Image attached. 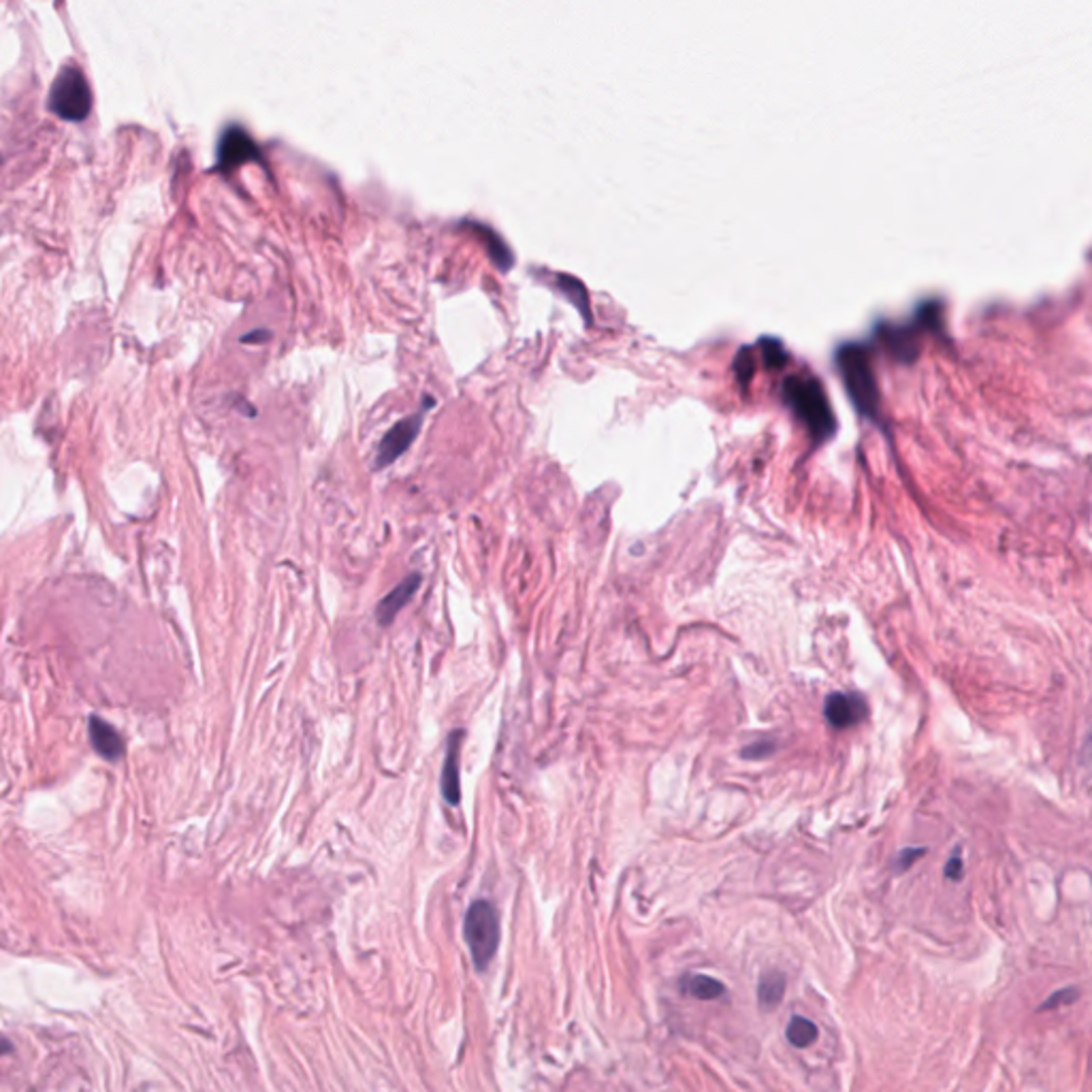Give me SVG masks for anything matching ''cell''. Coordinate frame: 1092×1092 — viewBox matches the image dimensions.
Here are the masks:
<instances>
[{"mask_svg":"<svg viewBox=\"0 0 1092 1092\" xmlns=\"http://www.w3.org/2000/svg\"><path fill=\"white\" fill-rule=\"evenodd\" d=\"M779 743L775 738H762V740H755V743L747 745L740 755H743L745 760H766L768 755H772L777 751Z\"/></svg>","mask_w":1092,"mask_h":1092,"instance_id":"16","label":"cell"},{"mask_svg":"<svg viewBox=\"0 0 1092 1092\" xmlns=\"http://www.w3.org/2000/svg\"><path fill=\"white\" fill-rule=\"evenodd\" d=\"M553 288H557L568 301L574 303V308L579 310L581 316L584 318V325H591L589 293L579 278L566 276V273H555V276H553Z\"/></svg>","mask_w":1092,"mask_h":1092,"instance_id":"12","label":"cell"},{"mask_svg":"<svg viewBox=\"0 0 1092 1092\" xmlns=\"http://www.w3.org/2000/svg\"><path fill=\"white\" fill-rule=\"evenodd\" d=\"M837 370L843 380L849 400L862 417L879 418V388L872 372L869 350L860 344H845L837 350Z\"/></svg>","mask_w":1092,"mask_h":1092,"instance_id":"2","label":"cell"},{"mask_svg":"<svg viewBox=\"0 0 1092 1092\" xmlns=\"http://www.w3.org/2000/svg\"><path fill=\"white\" fill-rule=\"evenodd\" d=\"M11 1052H13V1045L9 1041H7V1039H3V1037H0V1056L11 1054Z\"/></svg>","mask_w":1092,"mask_h":1092,"instance_id":"22","label":"cell"},{"mask_svg":"<svg viewBox=\"0 0 1092 1092\" xmlns=\"http://www.w3.org/2000/svg\"><path fill=\"white\" fill-rule=\"evenodd\" d=\"M869 713V706L867 702H864L862 696H857V693H849V691H837V693H830L828 698H826V705H824V715L832 728L837 730H847V728H854V725L860 723L864 717Z\"/></svg>","mask_w":1092,"mask_h":1092,"instance_id":"7","label":"cell"},{"mask_svg":"<svg viewBox=\"0 0 1092 1092\" xmlns=\"http://www.w3.org/2000/svg\"><path fill=\"white\" fill-rule=\"evenodd\" d=\"M1075 998H1078V990L1075 988H1065V990H1058V993L1052 994L1048 1001H1045L1039 1009H1054L1058 1005H1067V1003H1073Z\"/></svg>","mask_w":1092,"mask_h":1092,"instance_id":"18","label":"cell"},{"mask_svg":"<svg viewBox=\"0 0 1092 1092\" xmlns=\"http://www.w3.org/2000/svg\"><path fill=\"white\" fill-rule=\"evenodd\" d=\"M463 732H452L448 738V751L442 768V796L448 805H459L462 800V779H459V751H462Z\"/></svg>","mask_w":1092,"mask_h":1092,"instance_id":"10","label":"cell"},{"mask_svg":"<svg viewBox=\"0 0 1092 1092\" xmlns=\"http://www.w3.org/2000/svg\"><path fill=\"white\" fill-rule=\"evenodd\" d=\"M499 914L489 901H476L465 914V941L476 969H487L499 948Z\"/></svg>","mask_w":1092,"mask_h":1092,"instance_id":"3","label":"cell"},{"mask_svg":"<svg viewBox=\"0 0 1092 1092\" xmlns=\"http://www.w3.org/2000/svg\"><path fill=\"white\" fill-rule=\"evenodd\" d=\"M937 321H941L937 303H924V306H919L914 323L901 326H886L881 338L886 340V346L890 348V353L899 358V361H914L918 356V333H922L926 326L937 329Z\"/></svg>","mask_w":1092,"mask_h":1092,"instance_id":"5","label":"cell"},{"mask_svg":"<svg viewBox=\"0 0 1092 1092\" xmlns=\"http://www.w3.org/2000/svg\"><path fill=\"white\" fill-rule=\"evenodd\" d=\"M817 1035H819L817 1026L802 1016H794L785 1031L787 1041H790L794 1048H809V1045L817 1039Z\"/></svg>","mask_w":1092,"mask_h":1092,"instance_id":"15","label":"cell"},{"mask_svg":"<svg viewBox=\"0 0 1092 1092\" xmlns=\"http://www.w3.org/2000/svg\"><path fill=\"white\" fill-rule=\"evenodd\" d=\"M433 400L432 397H425V405L423 410L417 412V415H412L408 418H403L397 423L391 432H388L385 438H382L380 447H378V455H376V463L373 467L376 470H385L391 463H395L397 459H400L405 450H408L412 444H415L417 435L420 432V427H423V418H425V412L433 408Z\"/></svg>","mask_w":1092,"mask_h":1092,"instance_id":"6","label":"cell"},{"mask_svg":"<svg viewBox=\"0 0 1092 1092\" xmlns=\"http://www.w3.org/2000/svg\"><path fill=\"white\" fill-rule=\"evenodd\" d=\"M50 109L62 120L82 122L90 115L92 90L80 67L65 65L50 90Z\"/></svg>","mask_w":1092,"mask_h":1092,"instance_id":"4","label":"cell"},{"mask_svg":"<svg viewBox=\"0 0 1092 1092\" xmlns=\"http://www.w3.org/2000/svg\"><path fill=\"white\" fill-rule=\"evenodd\" d=\"M254 159H259V150L250 135L237 127L226 129L220 144H218V169L231 171Z\"/></svg>","mask_w":1092,"mask_h":1092,"instance_id":"8","label":"cell"},{"mask_svg":"<svg viewBox=\"0 0 1092 1092\" xmlns=\"http://www.w3.org/2000/svg\"><path fill=\"white\" fill-rule=\"evenodd\" d=\"M946 877H948V879H961V877H963V857H961V849H958V852L951 854L949 862L946 864Z\"/></svg>","mask_w":1092,"mask_h":1092,"instance_id":"20","label":"cell"},{"mask_svg":"<svg viewBox=\"0 0 1092 1092\" xmlns=\"http://www.w3.org/2000/svg\"><path fill=\"white\" fill-rule=\"evenodd\" d=\"M781 393L787 408L807 427L809 435L815 442L822 444L837 433V417H834L822 382L802 376V373H794L783 380Z\"/></svg>","mask_w":1092,"mask_h":1092,"instance_id":"1","label":"cell"},{"mask_svg":"<svg viewBox=\"0 0 1092 1092\" xmlns=\"http://www.w3.org/2000/svg\"><path fill=\"white\" fill-rule=\"evenodd\" d=\"M924 852H926L924 847H909V849H902V852L899 854V857H896V862H894V869H896V871H907V869H911V864H914V862L918 860V857H922V856H924Z\"/></svg>","mask_w":1092,"mask_h":1092,"instance_id":"19","label":"cell"},{"mask_svg":"<svg viewBox=\"0 0 1092 1092\" xmlns=\"http://www.w3.org/2000/svg\"><path fill=\"white\" fill-rule=\"evenodd\" d=\"M267 333H269V331H261V329H259V331H252V333L244 335V338H241V341H265V340L269 338Z\"/></svg>","mask_w":1092,"mask_h":1092,"instance_id":"21","label":"cell"},{"mask_svg":"<svg viewBox=\"0 0 1092 1092\" xmlns=\"http://www.w3.org/2000/svg\"><path fill=\"white\" fill-rule=\"evenodd\" d=\"M681 988L685 994H691L700 1001H715L725 994V986L711 975H685Z\"/></svg>","mask_w":1092,"mask_h":1092,"instance_id":"13","label":"cell"},{"mask_svg":"<svg viewBox=\"0 0 1092 1092\" xmlns=\"http://www.w3.org/2000/svg\"><path fill=\"white\" fill-rule=\"evenodd\" d=\"M90 743L97 749L100 758L107 762H118L124 755V740L120 732L114 728L112 723L100 720V717H92L90 720Z\"/></svg>","mask_w":1092,"mask_h":1092,"instance_id":"11","label":"cell"},{"mask_svg":"<svg viewBox=\"0 0 1092 1092\" xmlns=\"http://www.w3.org/2000/svg\"><path fill=\"white\" fill-rule=\"evenodd\" d=\"M785 994V978L779 971L764 973L758 986V998L764 1009H772L781 1003Z\"/></svg>","mask_w":1092,"mask_h":1092,"instance_id":"14","label":"cell"},{"mask_svg":"<svg viewBox=\"0 0 1092 1092\" xmlns=\"http://www.w3.org/2000/svg\"><path fill=\"white\" fill-rule=\"evenodd\" d=\"M418 584H420V574H410V576H405L400 584H397L391 594H387L385 598L380 599V604L376 608V619H378L380 626H391L397 614L402 613V608L408 604L412 598H415Z\"/></svg>","mask_w":1092,"mask_h":1092,"instance_id":"9","label":"cell"},{"mask_svg":"<svg viewBox=\"0 0 1092 1092\" xmlns=\"http://www.w3.org/2000/svg\"><path fill=\"white\" fill-rule=\"evenodd\" d=\"M762 346H764L762 353H764V358H766L768 368H779V365H783L787 361L785 350L777 340H762Z\"/></svg>","mask_w":1092,"mask_h":1092,"instance_id":"17","label":"cell"}]
</instances>
